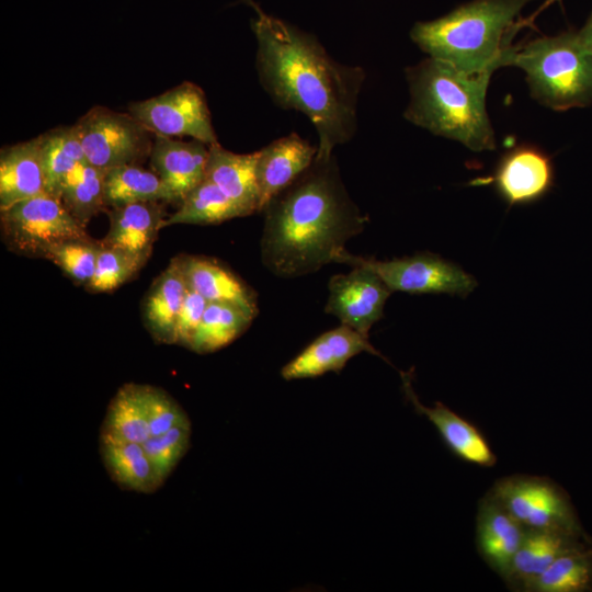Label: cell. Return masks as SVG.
<instances>
[{
	"mask_svg": "<svg viewBox=\"0 0 592 592\" xmlns=\"http://www.w3.org/2000/svg\"><path fill=\"white\" fill-rule=\"evenodd\" d=\"M254 9L261 86L280 107L306 115L318 134L317 157L331 156L356 133L364 69L335 61L314 35Z\"/></svg>",
	"mask_w": 592,
	"mask_h": 592,
	"instance_id": "1",
	"label": "cell"
},
{
	"mask_svg": "<svg viewBox=\"0 0 592 592\" xmlns=\"http://www.w3.org/2000/svg\"><path fill=\"white\" fill-rule=\"evenodd\" d=\"M263 212L261 260L283 278L335 262L348 240L362 232L368 220L350 197L333 155L316 156Z\"/></svg>",
	"mask_w": 592,
	"mask_h": 592,
	"instance_id": "2",
	"label": "cell"
},
{
	"mask_svg": "<svg viewBox=\"0 0 592 592\" xmlns=\"http://www.w3.org/2000/svg\"><path fill=\"white\" fill-rule=\"evenodd\" d=\"M192 426L166 390L123 385L111 399L100 429V454L110 478L123 490L157 491L191 444Z\"/></svg>",
	"mask_w": 592,
	"mask_h": 592,
	"instance_id": "3",
	"label": "cell"
},
{
	"mask_svg": "<svg viewBox=\"0 0 592 592\" xmlns=\"http://www.w3.org/2000/svg\"><path fill=\"white\" fill-rule=\"evenodd\" d=\"M492 73H466L429 57L406 69L410 101L403 115L410 123L473 151L493 150L496 137L486 109Z\"/></svg>",
	"mask_w": 592,
	"mask_h": 592,
	"instance_id": "4",
	"label": "cell"
},
{
	"mask_svg": "<svg viewBox=\"0 0 592 592\" xmlns=\"http://www.w3.org/2000/svg\"><path fill=\"white\" fill-rule=\"evenodd\" d=\"M532 0H474L433 21L417 22L411 39L429 57L466 73L510 66L511 39L522 9Z\"/></svg>",
	"mask_w": 592,
	"mask_h": 592,
	"instance_id": "5",
	"label": "cell"
},
{
	"mask_svg": "<svg viewBox=\"0 0 592 592\" xmlns=\"http://www.w3.org/2000/svg\"><path fill=\"white\" fill-rule=\"evenodd\" d=\"M510 66L526 73L531 95L554 111L592 104V54L577 32L542 36L515 47Z\"/></svg>",
	"mask_w": 592,
	"mask_h": 592,
	"instance_id": "6",
	"label": "cell"
},
{
	"mask_svg": "<svg viewBox=\"0 0 592 592\" xmlns=\"http://www.w3.org/2000/svg\"><path fill=\"white\" fill-rule=\"evenodd\" d=\"M2 241L7 248L29 258L45 259L56 244L90 237L59 197L48 193L20 201L0 210Z\"/></svg>",
	"mask_w": 592,
	"mask_h": 592,
	"instance_id": "7",
	"label": "cell"
},
{
	"mask_svg": "<svg viewBox=\"0 0 592 592\" xmlns=\"http://www.w3.org/2000/svg\"><path fill=\"white\" fill-rule=\"evenodd\" d=\"M526 530H556L585 535L568 492L548 477H502L487 492Z\"/></svg>",
	"mask_w": 592,
	"mask_h": 592,
	"instance_id": "8",
	"label": "cell"
},
{
	"mask_svg": "<svg viewBox=\"0 0 592 592\" xmlns=\"http://www.w3.org/2000/svg\"><path fill=\"white\" fill-rule=\"evenodd\" d=\"M337 263L362 265L373 270L391 292L440 294L466 297L477 282L457 264L430 252L391 260H376L341 252Z\"/></svg>",
	"mask_w": 592,
	"mask_h": 592,
	"instance_id": "9",
	"label": "cell"
},
{
	"mask_svg": "<svg viewBox=\"0 0 592 592\" xmlns=\"http://www.w3.org/2000/svg\"><path fill=\"white\" fill-rule=\"evenodd\" d=\"M75 125L88 163L99 169L137 164L150 156L155 135L129 112L93 106Z\"/></svg>",
	"mask_w": 592,
	"mask_h": 592,
	"instance_id": "10",
	"label": "cell"
},
{
	"mask_svg": "<svg viewBox=\"0 0 592 592\" xmlns=\"http://www.w3.org/2000/svg\"><path fill=\"white\" fill-rule=\"evenodd\" d=\"M128 112L155 136H190L208 146L218 143L205 93L193 82L133 102Z\"/></svg>",
	"mask_w": 592,
	"mask_h": 592,
	"instance_id": "11",
	"label": "cell"
},
{
	"mask_svg": "<svg viewBox=\"0 0 592 592\" xmlns=\"http://www.w3.org/2000/svg\"><path fill=\"white\" fill-rule=\"evenodd\" d=\"M328 288L326 312L367 337L372 326L383 318L386 300L392 293L373 270L362 265L333 275Z\"/></svg>",
	"mask_w": 592,
	"mask_h": 592,
	"instance_id": "12",
	"label": "cell"
},
{
	"mask_svg": "<svg viewBox=\"0 0 592 592\" xmlns=\"http://www.w3.org/2000/svg\"><path fill=\"white\" fill-rule=\"evenodd\" d=\"M554 175L550 157L537 146L522 144L504 152L493 174L479 183H491L509 205H524L544 197Z\"/></svg>",
	"mask_w": 592,
	"mask_h": 592,
	"instance_id": "13",
	"label": "cell"
},
{
	"mask_svg": "<svg viewBox=\"0 0 592 592\" xmlns=\"http://www.w3.org/2000/svg\"><path fill=\"white\" fill-rule=\"evenodd\" d=\"M402 388L414 410L428 418L435 426L443 443L460 460L479 466L493 467L497 455L485 434L469 420L463 418L442 402L426 407L420 402L411 385V374L401 373Z\"/></svg>",
	"mask_w": 592,
	"mask_h": 592,
	"instance_id": "14",
	"label": "cell"
},
{
	"mask_svg": "<svg viewBox=\"0 0 592 592\" xmlns=\"http://www.w3.org/2000/svg\"><path fill=\"white\" fill-rule=\"evenodd\" d=\"M361 352L382 357L368 337L341 325L316 338L281 371L286 380L312 378L328 372L339 373L348 361Z\"/></svg>",
	"mask_w": 592,
	"mask_h": 592,
	"instance_id": "15",
	"label": "cell"
},
{
	"mask_svg": "<svg viewBox=\"0 0 592 592\" xmlns=\"http://www.w3.org/2000/svg\"><path fill=\"white\" fill-rule=\"evenodd\" d=\"M318 147L292 133L259 150L257 182L260 212L315 161Z\"/></svg>",
	"mask_w": 592,
	"mask_h": 592,
	"instance_id": "16",
	"label": "cell"
},
{
	"mask_svg": "<svg viewBox=\"0 0 592 592\" xmlns=\"http://www.w3.org/2000/svg\"><path fill=\"white\" fill-rule=\"evenodd\" d=\"M526 528L486 493L478 502L476 547L479 556L502 580L523 542Z\"/></svg>",
	"mask_w": 592,
	"mask_h": 592,
	"instance_id": "17",
	"label": "cell"
},
{
	"mask_svg": "<svg viewBox=\"0 0 592 592\" xmlns=\"http://www.w3.org/2000/svg\"><path fill=\"white\" fill-rule=\"evenodd\" d=\"M592 543V538L565 531L526 530L504 578L509 590L530 592L536 579L561 555Z\"/></svg>",
	"mask_w": 592,
	"mask_h": 592,
	"instance_id": "18",
	"label": "cell"
},
{
	"mask_svg": "<svg viewBox=\"0 0 592 592\" xmlns=\"http://www.w3.org/2000/svg\"><path fill=\"white\" fill-rule=\"evenodd\" d=\"M149 157L152 171L181 203L205 179L208 145L196 139L182 141L155 136Z\"/></svg>",
	"mask_w": 592,
	"mask_h": 592,
	"instance_id": "19",
	"label": "cell"
},
{
	"mask_svg": "<svg viewBox=\"0 0 592 592\" xmlns=\"http://www.w3.org/2000/svg\"><path fill=\"white\" fill-rule=\"evenodd\" d=\"M109 218L110 228L101 242L147 261L167 214L160 202H139L110 208Z\"/></svg>",
	"mask_w": 592,
	"mask_h": 592,
	"instance_id": "20",
	"label": "cell"
},
{
	"mask_svg": "<svg viewBox=\"0 0 592 592\" xmlns=\"http://www.w3.org/2000/svg\"><path fill=\"white\" fill-rule=\"evenodd\" d=\"M259 151L236 153L218 143L208 146L205 178L217 185L246 214L260 212L257 182Z\"/></svg>",
	"mask_w": 592,
	"mask_h": 592,
	"instance_id": "21",
	"label": "cell"
},
{
	"mask_svg": "<svg viewBox=\"0 0 592 592\" xmlns=\"http://www.w3.org/2000/svg\"><path fill=\"white\" fill-rule=\"evenodd\" d=\"M46 193L38 136L1 149L0 210Z\"/></svg>",
	"mask_w": 592,
	"mask_h": 592,
	"instance_id": "22",
	"label": "cell"
},
{
	"mask_svg": "<svg viewBox=\"0 0 592 592\" xmlns=\"http://www.w3.org/2000/svg\"><path fill=\"white\" fill-rule=\"evenodd\" d=\"M187 289L181 254L170 261L144 299V321L157 342L173 344L175 321Z\"/></svg>",
	"mask_w": 592,
	"mask_h": 592,
	"instance_id": "23",
	"label": "cell"
},
{
	"mask_svg": "<svg viewBox=\"0 0 592 592\" xmlns=\"http://www.w3.org/2000/svg\"><path fill=\"white\" fill-rule=\"evenodd\" d=\"M182 260L189 287L207 301L234 304L254 317L258 315L254 291L221 262L208 257L184 254Z\"/></svg>",
	"mask_w": 592,
	"mask_h": 592,
	"instance_id": "24",
	"label": "cell"
},
{
	"mask_svg": "<svg viewBox=\"0 0 592 592\" xmlns=\"http://www.w3.org/2000/svg\"><path fill=\"white\" fill-rule=\"evenodd\" d=\"M104 202L107 208L139 202H177L155 172L138 164H123L105 171Z\"/></svg>",
	"mask_w": 592,
	"mask_h": 592,
	"instance_id": "25",
	"label": "cell"
},
{
	"mask_svg": "<svg viewBox=\"0 0 592 592\" xmlns=\"http://www.w3.org/2000/svg\"><path fill=\"white\" fill-rule=\"evenodd\" d=\"M46 193L59 197L60 187L70 172L88 162L76 125L56 127L38 136Z\"/></svg>",
	"mask_w": 592,
	"mask_h": 592,
	"instance_id": "26",
	"label": "cell"
},
{
	"mask_svg": "<svg viewBox=\"0 0 592 592\" xmlns=\"http://www.w3.org/2000/svg\"><path fill=\"white\" fill-rule=\"evenodd\" d=\"M253 318L234 304L208 301L189 350L201 354L218 351L240 337Z\"/></svg>",
	"mask_w": 592,
	"mask_h": 592,
	"instance_id": "27",
	"label": "cell"
},
{
	"mask_svg": "<svg viewBox=\"0 0 592 592\" xmlns=\"http://www.w3.org/2000/svg\"><path fill=\"white\" fill-rule=\"evenodd\" d=\"M244 216L232 200L205 178L182 200L179 208L167 216L163 227L179 224L214 225Z\"/></svg>",
	"mask_w": 592,
	"mask_h": 592,
	"instance_id": "28",
	"label": "cell"
},
{
	"mask_svg": "<svg viewBox=\"0 0 592 592\" xmlns=\"http://www.w3.org/2000/svg\"><path fill=\"white\" fill-rule=\"evenodd\" d=\"M105 171L88 162L81 163L65 179L59 198L83 226L107 207L104 202Z\"/></svg>",
	"mask_w": 592,
	"mask_h": 592,
	"instance_id": "29",
	"label": "cell"
},
{
	"mask_svg": "<svg viewBox=\"0 0 592 592\" xmlns=\"http://www.w3.org/2000/svg\"><path fill=\"white\" fill-rule=\"evenodd\" d=\"M592 591V543L558 557L533 583L530 592Z\"/></svg>",
	"mask_w": 592,
	"mask_h": 592,
	"instance_id": "30",
	"label": "cell"
},
{
	"mask_svg": "<svg viewBox=\"0 0 592 592\" xmlns=\"http://www.w3.org/2000/svg\"><path fill=\"white\" fill-rule=\"evenodd\" d=\"M146 262L127 251L101 242L95 271L86 288L91 293L112 292L133 278Z\"/></svg>",
	"mask_w": 592,
	"mask_h": 592,
	"instance_id": "31",
	"label": "cell"
},
{
	"mask_svg": "<svg viewBox=\"0 0 592 592\" xmlns=\"http://www.w3.org/2000/svg\"><path fill=\"white\" fill-rule=\"evenodd\" d=\"M100 246L101 242L91 237L71 239L54 246L45 259L86 287L94 274Z\"/></svg>",
	"mask_w": 592,
	"mask_h": 592,
	"instance_id": "32",
	"label": "cell"
},
{
	"mask_svg": "<svg viewBox=\"0 0 592 592\" xmlns=\"http://www.w3.org/2000/svg\"><path fill=\"white\" fill-rule=\"evenodd\" d=\"M207 304L201 294L189 287L175 321L173 344L190 349Z\"/></svg>",
	"mask_w": 592,
	"mask_h": 592,
	"instance_id": "33",
	"label": "cell"
},
{
	"mask_svg": "<svg viewBox=\"0 0 592 592\" xmlns=\"http://www.w3.org/2000/svg\"><path fill=\"white\" fill-rule=\"evenodd\" d=\"M581 45L592 54V13L585 24L577 32Z\"/></svg>",
	"mask_w": 592,
	"mask_h": 592,
	"instance_id": "34",
	"label": "cell"
},
{
	"mask_svg": "<svg viewBox=\"0 0 592 592\" xmlns=\"http://www.w3.org/2000/svg\"><path fill=\"white\" fill-rule=\"evenodd\" d=\"M556 1H561V0H545L544 3L527 19L525 20H521L520 21V26L521 27H524L526 25H532L533 22H534V19L542 12L544 11L547 7L551 5L553 3H555Z\"/></svg>",
	"mask_w": 592,
	"mask_h": 592,
	"instance_id": "35",
	"label": "cell"
},
{
	"mask_svg": "<svg viewBox=\"0 0 592 592\" xmlns=\"http://www.w3.org/2000/svg\"><path fill=\"white\" fill-rule=\"evenodd\" d=\"M249 4H251L253 8H255L257 5L254 4L253 0H246Z\"/></svg>",
	"mask_w": 592,
	"mask_h": 592,
	"instance_id": "36",
	"label": "cell"
}]
</instances>
